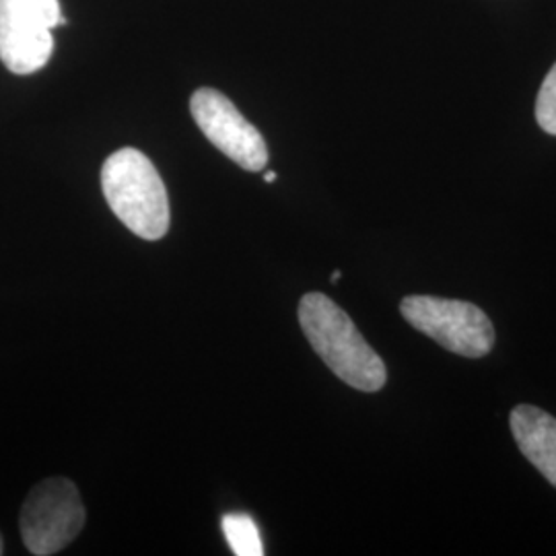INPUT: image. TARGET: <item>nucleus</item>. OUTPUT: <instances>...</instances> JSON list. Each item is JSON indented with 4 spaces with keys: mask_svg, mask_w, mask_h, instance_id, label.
Here are the masks:
<instances>
[{
    "mask_svg": "<svg viewBox=\"0 0 556 556\" xmlns=\"http://www.w3.org/2000/svg\"><path fill=\"white\" fill-rule=\"evenodd\" d=\"M340 277H342V273L337 270V273H332V278H330V280H332V282H337V280H340Z\"/></svg>",
    "mask_w": 556,
    "mask_h": 556,
    "instance_id": "obj_11",
    "label": "nucleus"
},
{
    "mask_svg": "<svg viewBox=\"0 0 556 556\" xmlns=\"http://www.w3.org/2000/svg\"><path fill=\"white\" fill-rule=\"evenodd\" d=\"M110 208L135 236L157 241L169 229V199L157 167L137 149H119L101 169Z\"/></svg>",
    "mask_w": 556,
    "mask_h": 556,
    "instance_id": "obj_2",
    "label": "nucleus"
},
{
    "mask_svg": "<svg viewBox=\"0 0 556 556\" xmlns=\"http://www.w3.org/2000/svg\"><path fill=\"white\" fill-rule=\"evenodd\" d=\"M223 534L227 538V544L231 546L233 555L262 556V540H260L256 521L245 514H229L220 521Z\"/></svg>",
    "mask_w": 556,
    "mask_h": 556,
    "instance_id": "obj_8",
    "label": "nucleus"
},
{
    "mask_svg": "<svg viewBox=\"0 0 556 556\" xmlns=\"http://www.w3.org/2000/svg\"><path fill=\"white\" fill-rule=\"evenodd\" d=\"M87 519L79 489L68 478L36 484L21 509V538L36 556L56 555L79 536Z\"/></svg>",
    "mask_w": 556,
    "mask_h": 556,
    "instance_id": "obj_4",
    "label": "nucleus"
},
{
    "mask_svg": "<svg viewBox=\"0 0 556 556\" xmlns=\"http://www.w3.org/2000/svg\"><path fill=\"white\" fill-rule=\"evenodd\" d=\"M299 324L318 357L346 386L358 392H379L388 369L383 358L367 344L355 321L324 293H307L299 303Z\"/></svg>",
    "mask_w": 556,
    "mask_h": 556,
    "instance_id": "obj_1",
    "label": "nucleus"
},
{
    "mask_svg": "<svg viewBox=\"0 0 556 556\" xmlns=\"http://www.w3.org/2000/svg\"><path fill=\"white\" fill-rule=\"evenodd\" d=\"M264 179H266V181H277V174H275V172H266Z\"/></svg>",
    "mask_w": 556,
    "mask_h": 556,
    "instance_id": "obj_10",
    "label": "nucleus"
},
{
    "mask_svg": "<svg viewBox=\"0 0 556 556\" xmlns=\"http://www.w3.org/2000/svg\"><path fill=\"white\" fill-rule=\"evenodd\" d=\"M536 122L544 132L556 137V64L538 91Z\"/></svg>",
    "mask_w": 556,
    "mask_h": 556,
    "instance_id": "obj_9",
    "label": "nucleus"
},
{
    "mask_svg": "<svg viewBox=\"0 0 556 556\" xmlns=\"http://www.w3.org/2000/svg\"><path fill=\"white\" fill-rule=\"evenodd\" d=\"M190 112L202 135L211 140L223 155L236 161L245 172H260L268 163V147L256 126L239 114L238 108L217 89L202 87L192 100Z\"/></svg>",
    "mask_w": 556,
    "mask_h": 556,
    "instance_id": "obj_6",
    "label": "nucleus"
},
{
    "mask_svg": "<svg viewBox=\"0 0 556 556\" xmlns=\"http://www.w3.org/2000/svg\"><path fill=\"white\" fill-rule=\"evenodd\" d=\"M66 25L59 0H0V60L15 75L41 71L54 52L56 27Z\"/></svg>",
    "mask_w": 556,
    "mask_h": 556,
    "instance_id": "obj_5",
    "label": "nucleus"
},
{
    "mask_svg": "<svg viewBox=\"0 0 556 556\" xmlns=\"http://www.w3.org/2000/svg\"><path fill=\"white\" fill-rule=\"evenodd\" d=\"M400 312L404 319L433 338L439 346L462 357L480 358L495 346V328L491 318L468 301L410 295L402 299Z\"/></svg>",
    "mask_w": 556,
    "mask_h": 556,
    "instance_id": "obj_3",
    "label": "nucleus"
},
{
    "mask_svg": "<svg viewBox=\"0 0 556 556\" xmlns=\"http://www.w3.org/2000/svg\"><path fill=\"white\" fill-rule=\"evenodd\" d=\"M509 422L519 452L556 489V418L538 406L521 404Z\"/></svg>",
    "mask_w": 556,
    "mask_h": 556,
    "instance_id": "obj_7",
    "label": "nucleus"
},
{
    "mask_svg": "<svg viewBox=\"0 0 556 556\" xmlns=\"http://www.w3.org/2000/svg\"><path fill=\"white\" fill-rule=\"evenodd\" d=\"M4 553V542H2V536H0V555Z\"/></svg>",
    "mask_w": 556,
    "mask_h": 556,
    "instance_id": "obj_12",
    "label": "nucleus"
}]
</instances>
